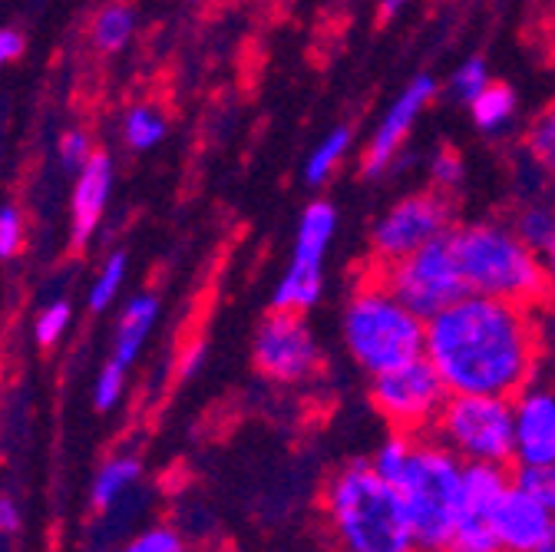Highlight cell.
Here are the masks:
<instances>
[{
    "instance_id": "obj_35",
    "label": "cell",
    "mask_w": 555,
    "mask_h": 552,
    "mask_svg": "<svg viewBox=\"0 0 555 552\" xmlns=\"http://www.w3.org/2000/svg\"><path fill=\"white\" fill-rule=\"evenodd\" d=\"M21 526H24V513H21L17 500L8 497V493H0V539L17 536Z\"/></svg>"
},
{
    "instance_id": "obj_10",
    "label": "cell",
    "mask_w": 555,
    "mask_h": 552,
    "mask_svg": "<svg viewBox=\"0 0 555 552\" xmlns=\"http://www.w3.org/2000/svg\"><path fill=\"white\" fill-rule=\"evenodd\" d=\"M255 371L278 387H301L321 374V348L298 311H274L258 324L251 341Z\"/></svg>"
},
{
    "instance_id": "obj_40",
    "label": "cell",
    "mask_w": 555,
    "mask_h": 552,
    "mask_svg": "<svg viewBox=\"0 0 555 552\" xmlns=\"http://www.w3.org/2000/svg\"><path fill=\"white\" fill-rule=\"evenodd\" d=\"M535 552H555V516H552V526H548V532H545V539L539 542Z\"/></svg>"
},
{
    "instance_id": "obj_32",
    "label": "cell",
    "mask_w": 555,
    "mask_h": 552,
    "mask_svg": "<svg viewBox=\"0 0 555 552\" xmlns=\"http://www.w3.org/2000/svg\"><path fill=\"white\" fill-rule=\"evenodd\" d=\"M126 371L129 368H122V364H116L113 358L100 368V374H96V381H93V407L96 410H113L119 400H122V394H126Z\"/></svg>"
},
{
    "instance_id": "obj_25",
    "label": "cell",
    "mask_w": 555,
    "mask_h": 552,
    "mask_svg": "<svg viewBox=\"0 0 555 552\" xmlns=\"http://www.w3.org/2000/svg\"><path fill=\"white\" fill-rule=\"evenodd\" d=\"M126 268H129V255H126L122 248H116V252H109V255L103 258V265H100V271H96V279H93V285H90V292H87V308H90V314H103V311L116 301V295H119V288H122V282H126Z\"/></svg>"
},
{
    "instance_id": "obj_15",
    "label": "cell",
    "mask_w": 555,
    "mask_h": 552,
    "mask_svg": "<svg viewBox=\"0 0 555 552\" xmlns=\"http://www.w3.org/2000/svg\"><path fill=\"white\" fill-rule=\"evenodd\" d=\"M552 510H545L513 479V487L490 513V526L503 552H535L552 526Z\"/></svg>"
},
{
    "instance_id": "obj_31",
    "label": "cell",
    "mask_w": 555,
    "mask_h": 552,
    "mask_svg": "<svg viewBox=\"0 0 555 552\" xmlns=\"http://www.w3.org/2000/svg\"><path fill=\"white\" fill-rule=\"evenodd\" d=\"M93 153H96V146L87 129H66L56 140V163H60V169L74 172V176L87 166V159Z\"/></svg>"
},
{
    "instance_id": "obj_24",
    "label": "cell",
    "mask_w": 555,
    "mask_h": 552,
    "mask_svg": "<svg viewBox=\"0 0 555 552\" xmlns=\"http://www.w3.org/2000/svg\"><path fill=\"white\" fill-rule=\"evenodd\" d=\"M109 552H195L189 536L172 526V523H150L139 532L126 536L116 549Z\"/></svg>"
},
{
    "instance_id": "obj_39",
    "label": "cell",
    "mask_w": 555,
    "mask_h": 552,
    "mask_svg": "<svg viewBox=\"0 0 555 552\" xmlns=\"http://www.w3.org/2000/svg\"><path fill=\"white\" fill-rule=\"evenodd\" d=\"M545 258V271H548V285H552V295H555V245L542 255Z\"/></svg>"
},
{
    "instance_id": "obj_4",
    "label": "cell",
    "mask_w": 555,
    "mask_h": 552,
    "mask_svg": "<svg viewBox=\"0 0 555 552\" xmlns=\"http://www.w3.org/2000/svg\"><path fill=\"white\" fill-rule=\"evenodd\" d=\"M344 351L367 377L387 374L400 364L424 358L427 321L416 318L384 282L380 274L351 292L340 311Z\"/></svg>"
},
{
    "instance_id": "obj_9",
    "label": "cell",
    "mask_w": 555,
    "mask_h": 552,
    "mask_svg": "<svg viewBox=\"0 0 555 552\" xmlns=\"http://www.w3.org/2000/svg\"><path fill=\"white\" fill-rule=\"evenodd\" d=\"M337 232V209L324 198H314L298 219L295 245L285 274L278 279L271 308L274 311H311L324 295V261Z\"/></svg>"
},
{
    "instance_id": "obj_6",
    "label": "cell",
    "mask_w": 555,
    "mask_h": 552,
    "mask_svg": "<svg viewBox=\"0 0 555 552\" xmlns=\"http://www.w3.org/2000/svg\"><path fill=\"white\" fill-rule=\"evenodd\" d=\"M434 437L463 463H513V400L486 394H450Z\"/></svg>"
},
{
    "instance_id": "obj_36",
    "label": "cell",
    "mask_w": 555,
    "mask_h": 552,
    "mask_svg": "<svg viewBox=\"0 0 555 552\" xmlns=\"http://www.w3.org/2000/svg\"><path fill=\"white\" fill-rule=\"evenodd\" d=\"M24 34L14 30V27H0V70H4L8 63H14L21 53H24Z\"/></svg>"
},
{
    "instance_id": "obj_27",
    "label": "cell",
    "mask_w": 555,
    "mask_h": 552,
    "mask_svg": "<svg viewBox=\"0 0 555 552\" xmlns=\"http://www.w3.org/2000/svg\"><path fill=\"white\" fill-rule=\"evenodd\" d=\"M69 324H74V305H69L66 298H53L34 318V341L40 344V348H53V344L63 341Z\"/></svg>"
},
{
    "instance_id": "obj_19",
    "label": "cell",
    "mask_w": 555,
    "mask_h": 552,
    "mask_svg": "<svg viewBox=\"0 0 555 552\" xmlns=\"http://www.w3.org/2000/svg\"><path fill=\"white\" fill-rule=\"evenodd\" d=\"M351 143H354L351 126H334L324 136V140H318V146L308 153V159H305V182L311 189H321L324 182H331L334 172L344 166L347 153H351Z\"/></svg>"
},
{
    "instance_id": "obj_38",
    "label": "cell",
    "mask_w": 555,
    "mask_h": 552,
    "mask_svg": "<svg viewBox=\"0 0 555 552\" xmlns=\"http://www.w3.org/2000/svg\"><path fill=\"white\" fill-rule=\"evenodd\" d=\"M377 8H380V17H384V21H390V17H397V14L406 8V0H380Z\"/></svg>"
},
{
    "instance_id": "obj_17",
    "label": "cell",
    "mask_w": 555,
    "mask_h": 552,
    "mask_svg": "<svg viewBox=\"0 0 555 552\" xmlns=\"http://www.w3.org/2000/svg\"><path fill=\"white\" fill-rule=\"evenodd\" d=\"M143 479V460L135 453H116L100 463L90 483V506L93 513H109L116 503H122Z\"/></svg>"
},
{
    "instance_id": "obj_23",
    "label": "cell",
    "mask_w": 555,
    "mask_h": 552,
    "mask_svg": "<svg viewBox=\"0 0 555 552\" xmlns=\"http://www.w3.org/2000/svg\"><path fill=\"white\" fill-rule=\"evenodd\" d=\"M490 513L493 510H476V506H463L460 510V523L453 532V542L447 552H503L493 526H490Z\"/></svg>"
},
{
    "instance_id": "obj_26",
    "label": "cell",
    "mask_w": 555,
    "mask_h": 552,
    "mask_svg": "<svg viewBox=\"0 0 555 552\" xmlns=\"http://www.w3.org/2000/svg\"><path fill=\"white\" fill-rule=\"evenodd\" d=\"M526 153L548 172V179L555 182V100L529 123L526 132Z\"/></svg>"
},
{
    "instance_id": "obj_16",
    "label": "cell",
    "mask_w": 555,
    "mask_h": 552,
    "mask_svg": "<svg viewBox=\"0 0 555 552\" xmlns=\"http://www.w3.org/2000/svg\"><path fill=\"white\" fill-rule=\"evenodd\" d=\"M159 311H163V301L153 292H139L122 305L116 328H113V344H109V358L116 364L132 368L139 361V355H143L146 341L159 321Z\"/></svg>"
},
{
    "instance_id": "obj_1",
    "label": "cell",
    "mask_w": 555,
    "mask_h": 552,
    "mask_svg": "<svg viewBox=\"0 0 555 552\" xmlns=\"http://www.w3.org/2000/svg\"><path fill=\"white\" fill-rule=\"evenodd\" d=\"M539 324L532 308L463 295L427 321L424 358L450 394H486L513 400L539 368Z\"/></svg>"
},
{
    "instance_id": "obj_7",
    "label": "cell",
    "mask_w": 555,
    "mask_h": 552,
    "mask_svg": "<svg viewBox=\"0 0 555 552\" xmlns=\"http://www.w3.org/2000/svg\"><path fill=\"white\" fill-rule=\"evenodd\" d=\"M377 274H380V282L424 321H430L434 314H440L443 308L469 295L450 235L427 242L424 248H416L397 261L380 265Z\"/></svg>"
},
{
    "instance_id": "obj_28",
    "label": "cell",
    "mask_w": 555,
    "mask_h": 552,
    "mask_svg": "<svg viewBox=\"0 0 555 552\" xmlns=\"http://www.w3.org/2000/svg\"><path fill=\"white\" fill-rule=\"evenodd\" d=\"M493 84V77H490V66H486V60L482 56H469V60H463L456 70L450 74V93H453V100H460L463 106H469L486 87Z\"/></svg>"
},
{
    "instance_id": "obj_12",
    "label": "cell",
    "mask_w": 555,
    "mask_h": 552,
    "mask_svg": "<svg viewBox=\"0 0 555 552\" xmlns=\"http://www.w3.org/2000/svg\"><path fill=\"white\" fill-rule=\"evenodd\" d=\"M437 90H440V84L430 74H416L397 93V100L387 106V113L380 116L377 129L367 140V150H364V176L367 179H380L397 163L413 123L421 119V113L437 100Z\"/></svg>"
},
{
    "instance_id": "obj_20",
    "label": "cell",
    "mask_w": 555,
    "mask_h": 552,
    "mask_svg": "<svg viewBox=\"0 0 555 552\" xmlns=\"http://www.w3.org/2000/svg\"><path fill=\"white\" fill-rule=\"evenodd\" d=\"M135 11L129 4H122V0H113V4L100 8L93 24H90V43L100 50V53H119L129 47L132 34H135Z\"/></svg>"
},
{
    "instance_id": "obj_18",
    "label": "cell",
    "mask_w": 555,
    "mask_h": 552,
    "mask_svg": "<svg viewBox=\"0 0 555 552\" xmlns=\"http://www.w3.org/2000/svg\"><path fill=\"white\" fill-rule=\"evenodd\" d=\"M513 232L539 255H545L555 245V202L548 195L526 198L516 216H513Z\"/></svg>"
},
{
    "instance_id": "obj_11",
    "label": "cell",
    "mask_w": 555,
    "mask_h": 552,
    "mask_svg": "<svg viewBox=\"0 0 555 552\" xmlns=\"http://www.w3.org/2000/svg\"><path fill=\"white\" fill-rule=\"evenodd\" d=\"M453 232V205L447 192L424 189L397 198L371 229V252L380 265L397 261L427 242Z\"/></svg>"
},
{
    "instance_id": "obj_8",
    "label": "cell",
    "mask_w": 555,
    "mask_h": 552,
    "mask_svg": "<svg viewBox=\"0 0 555 552\" xmlns=\"http://www.w3.org/2000/svg\"><path fill=\"white\" fill-rule=\"evenodd\" d=\"M447 400L450 390L427 358H416L410 364L371 377V407L380 413L390 431L400 434H434V424Z\"/></svg>"
},
{
    "instance_id": "obj_37",
    "label": "cell",
    "mask_w": 555,
    "mask_h": 552,
    "mask_svg": "<svg viewBox=\"0 0 555 552\" xmlns=\"http://www.w3.org/2000/svg\"><path fill=\"white\" fill-rule=\"evenodd\" d=\"M205 364V344H192V348L182 355V364H179V377H195Z\"/></svg>"
},
{
    "instance_id": "obj_30",
    "label": "cell",
    "mask_w": 555,
    "mask_h": 552,
    "mask_svg": "<svg viewBox=\"0 0 555 552\" xmlns=\"http://www.w3.org/2000/svg\"><path fill=\"white\" fill-rule=\"evenodd\" d=\"M513 479L519 487L535 497L545 510L555 513V463H542V466H516Z\"/></svg>"
},
{
    "instance_id": "obj_34",
    "label": "cell",
    "mask_w": 555,
    "mask_h": 552,
    "mask_svg": "<svg viewBox=\"0 0 555 552\" xmlns=\"http://www.w3.org/2000/svg\"><path fill=\"white\" fill-rule=\"evenodd\" d=\"M24 252V216L17 205H0V261Z\"/></svg>"
},
{
    "instance_id": "obj_3",
    "label": "cell",
    "mask_w": 555,
    "mask_h": 552,
    "mask_svg": "<svg viewBox=\"0 0 555 552\" xmlns=\"http://www.w3.org/2000/svg\"><path fill=\"white\" fill-rule=\"evenodd\" d=\"M469 295L535 308L552 295L545 258L532 252L513 226L469 222L450 232Z\"/></svg>"
},
{
    "instance_id": "obj_5",
    "label": "cell",
    "mask_w": 555,
    "mask_h": 552,
    "mask_svg": "<svg viewBox=\"0 0 555 552\" xmlns=\"http://www.w3.org/2000/svg\"><path fill=\"white\" fill-rule=\"evenodd\" d=\"M463 460L434 434L413 437L393 487L403 500L421 552H447L463 510Z\"/></svg>"
},
{
    "instance_id": "obj_21",
    "label": "cell",
    "mask_w": 555,
    "mask_h": 552,
    "mask_svg": "<svg viewBox=\"0 0 555 552\" xmlns=\"http://www.w3.org/2000/svg\"><path fill=\"white\" fill-rule=\"evenodd\" d=\"M516 113H519V100H516V93H513V87H506V84H490L486 87L473 103H469V116H473V123L482 129V132H503V129H509L513 126V119H516Z\"/></svg>"
},
{
    "instance_id": "obj_33",
    "label": "cell",
    "mask_w": 555,
    "mask_h": 552,
    "mask_svg": "<svg viewBox=\"0 0 555 552\" xmlns=\"http://www.w3.org/2000/svg\"><path fill=\"white\" fill-rule=\"evenodd\" d=\"M427 172H430V185L437 192H456L463 185V159L456 150L450 146H440L430 163H427Z\"/></svg>"
},
{
    "instance_id": "obj_14",
    "label": "cell",
    "mask_w": 555,
    "mask_h": 552,
    "mask_svg": "<svg viewBox=\"0 0 555 552\" xmlns=\"http://www.w3.org/2000/svg\"><path fill=\"white\" fill-rule=\"evenodd\" d=\"M116 166L113 156L96 150L87 166L74 176V192H69V242L77 248L90 245L100 232V222L106 216V205L113 195Z\"/></svg>"
},
{
    "instance_id": "obj_29",
    "label": "cell",
    "mask_w": 555,
    "mask_h": 552,
    "mask_svg": "<svg viewBox=\"0 0 555 552\" xmlns=\"http://www.w3.org/2000/svg\"><path fill=\"white\" fill-rule=\"evenodd\" d=\"M410 450H413V434H400V431H390L377 447H374V453L367 457L371 460V466L384 476V479H397V473L403 470V463H406V457H410Z\"/></svg>"
},
{
    "instance_id": "obj_13",
    "label": "cell",
    "mask_w": 555,
    "mask_h": 552,
    "mask_svg": "<svg viewBox=\"0 0 555 552\" xmlns=\"http://www.w3.org/2000/svg\"><path fill=\"white\" fill-rule=\"evenodd\" d=\"M513 463H555V390L529 384L513 397Z\"/></svg>"
},
{
    "instance_id": "obj_41",
    "label": "cell",
    "mask_w": 555,
    "mask_h": 552,
    "mask_svg": "<svg viewBox=\"0 0 555 552\" xmlns=\"http://www.w3.org/2000/svg\"><path fill=\"white\" fill-rule=\"evenodd\" d=\"M195 4H219V0H195Z\"/></svg>"
},
{
    "instance_id": "obj_22",
    "label": "cell",
    "mask_w": 555,
    "mask_h": 552,
    "mask_svg": "<svg viewBox=\"0 0 555 552\" xmlns=\"http://www.w3.org/2000/svg\"><path fill=\"white\" fill-rule=\"evenodd\" d=\"M169 132V123L166 116L156 110V106H132L126 116H122V143L126 150L132 153H150L156 150Z\"/></svg>"
},
{
    "instance_id": "obj_2",
    "label": "cell",
    "mask_w": 555,
    "mask_h": 552,
    "mask_svg": "<svg viewBox=\"0 0 555 552\" xmlns=\"http://www.w3.org/2000/svg\"><path fill=\"white\" fill-rule=\"evenodd\" d=\"M318 510L331 552H421L397 487L367 457L340 463L324 479Z\"/></svg>"
}]
</instances>
